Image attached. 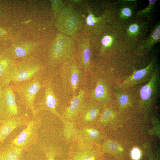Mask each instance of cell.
Returning a JSON list of instances; mask_svg holds the SVG:
<instances>
[{
  "label": "cell",
  "instance_id": "1",
  "mask_svg": "<svg viewBox=\"0 0 160 160\" xmlns=\"http://www.w3.org/2000/svg\"><path fill=\"white\" fill-rule=\"evenodd\" d=\"M42 76L37 77L23 82L10 85L14 92L19 97L26 112L30 110L32 119H34L39 111L35 105V100L37 92L43 88Z\"/></svg>",
  "mask_w": 160,
  "mask_h": 160
},
{
  "label": "cell",
  "instance_id": "2",
  "mask_svg": "<svg viewBox=\"0 0 160 160\" xmlns=\"http://www.w3.org/2000/svg\"><path fill=\"white\" fill-rule=\"evenodd\" d=\"M75 52L72 39L63 34H58L52 43L49 54L51 63L53 65L63 63L73 58Z\"/></svg>",
  "mask_w": 160,
  "mask_h": 160
},
{
  "label": "cell",
  "instance_id": "3",
  "mask_svg": "<svg viewBox=\"0 0 160 160\" xmlns=\"http://www.w3.org/2000/svg\"><path fill=\"white\" fill-rule=\"evenodd\" d=\"M83 24L82 18L71 6L63 9L56 22L58 30L63 34L69 36L76 34L81 29Z\"/></svg>",
  "mask_w": 160,
  "mask_h": 160
},
{
  "label": "cell",
  "instance_id": "4",
  "mask_svg": "<svg viewBox=\"0 0 160 160\" xmlns=\"http://www.w3.org/2000/svg\"><path fill=\"white\" fill-rule=\"evenodd\" d=\"M16 74L11 83L23 82L33 78L42 76L44 67L37 58L28 56L17 63Z\"/></svg>",
  "mask_w": 160,
  "mask_h": 160
},
{
  "label": "cell",
  "instance_id": "5",
  "mask_svg": "<svg viewBox=\"0 0 160 160\" xmlns=\"http://www.w3.org/2000/svg\"><path fill=\"white\" fill-rule=\"evenodd\" d=\"M42 122L41 118L39 116L31 119L26 125V127L11 141V144L23 150L28 151L31 146L38 143V131Z\"/></svg>",
  "mask_w": 160,
  "mask_h": 160
},
{
  "label": "cell",
  "instance_id": "6",
  "mask_svg": "<svg viewBox=\"0 0 160 160\" xmlns=\"http://www.w3.org/2000/svg\"><path fill=\"white\" fill-rule=\"evenodd\" d=\"M60 71L61 78L66 89L73 95H76L82 76L80 68L76 61L73 58L64 62Z\"/></svg>",
  "mask_w": 160,
  "mask_h": 160
},
{
  "label": "cell",
  "instance_id": "7",
  "mask_svg": "<svg viewBox=\"0 0 160 160\" xmlns=\"http://www.w3.org/2000/svg\"><path fill=\"white\" fill-rule=\"evenodd\" d=\"M72 141L67 160H102V152L95 143Z\"/></svg>",
  "mask_w": 160,
  "mask_h": 160
},
{
  "label": "cell",
  "instance_id": "8",
  "mask_svg": "<svg viewBox=\"0 0 160 160\" xmlns=\"http://www.w3.org/2000/svg\"><path fill=\"white\" fill-rule=\"evenodd\" d=\"M159 83V71L156 65L147 83L140 89L139 104L142 108H147L152 105L157 96Z\"/></svg>",
  "mask_w": 160,
  "mask_h": 160
},
{
  "label": "cell",
  "instance_id": "9",
  "mask_svg": "<svg viewBox=\"0 0 160 160\" xmlns=\"http://www.w3.org/2000/svg\"><path fill=\"white\" fill-rule=\"evenodd\" d=\"M16 60L8 50L0 52V85L3 87L10 85L17 73Z\"/></svg>",
  "mask_w": 160,
  "mask_h": 160
},
{
  "label": "cell",
  "instance_id": "10",
  "mask_svg": "<svg viewBox=\"0 0 160 160\" xmlns=\"http://www.w3.org/2000/svg\"><path fill=\"white\" fill-rule=\"evenodd\" d=\"M19 109L10 85L2 88L0 94V119L18 115Z\"/></svg>",
  "mask_w": 160,
  "mask_h": 160
},
{
  "label": "cell",
  "instance_id": "11",
  "mask_svg": "<svg viewBox=\"0 0 160 160\" xmlns=\"http://www.w3.org/2000/svg\"><path fill=\"white\" fill-rule=\"evenodd\" d=\"M42 83L45 91L44 96L41 101L38 104V109L39 111L41 110L49 112L61 119L63 117L56 110L59 101L54 91L52 79L49 78H46L42 81Z\"/></svg>",
  "mask_w": 160,
  "mask_h": 160
},
{
  "label": "cell",
  "instance_id": "12",
  "mask_svg": "<svg viewBox=\"0 0 160 160\" xmlns=\"http://www.w3.org/2000/svg\"><path fill=\"white\" fill-rule=\"evenodd\" d=\"M156 66L155 61L152 60L144 68L135 70L130 75L126 77L119 84V88L121 89L127 88L137 84L148 81Z\"/></svg>",
  "mask_w": 160,
  "mask_h": 160
},
{
  "label": "cell",
  "instance_id": "13",
  "mask_svg": "<svg viewBox=\"0 0 160 160\" xmlns=\"http://www.w3.org/2000/svg\"><path fill=\"white\" fill-rule=\"evenodd\" d=\"M100 112L99 104L94 100L85 101L76 121L77 126L92 125Z\"/></svg>",
  "mask_w": 160,
  "mask_h": 160
},
{
  "label": "cell",
  "instance_id": "14",
  "mask_svg": "<svg viewBox=\"0 0 160 160\" xmlns=\"http://www.w3.org/2000/svg\"><path fill=\"white\" fill-rule=\"evenodd\" d=\"M30 120L29 116L25 114L13 116L3 119L0 127V142L3 143L16 128L23 125L26 126Z\"/></svg>",
  "mask_w": 160,
  "mask_h": 160
},
{
  "label": "cell",
  "instance_id": "15",
  "mask_svg": "<svg viewBox=\"0 0 160 160\" xmlns=\"http://www.w3.org/2000/svg\"><path fill=\"white\" fill-rule=\"evenodd\" d=\"M85 92L80 89L77 95H73L70 104L67 107L62 116L69 121H76L85 101Z\"/></svg>",
  "mask_w": 160,
  "mask_h": 160
},
{
  "label": "cell",
  "instance_id": "16",
  "mask_svg": "<svg viewBox=\"0 0 160 160\" xmlns=\"http://www.w3.org/2000/svg\"><path fill=\"white\" fill-rule=\"evenodd\" d=\"M92 125L77 126L73 140L95 144L101 138V135L100 132Z\"/></svg>",
  "mask_w": 160,
  "mask_h": 160
},
{
  "label": "cell",
  "instance_id": "17",
  "mask_svg": "<svg viewBox=\"0 0 160 160\" xmlns=\"http://www.w3.org/2000/svg\"><path fill=\"white\" fill-rule=\"evenodd\" d=\"M91 53L89 43L87 38H80L79 41L77 57L79 66L85 74H87L89 69Z\"/></svg>",
  "mask_w": 160,
  "mask_h": 160
},
{
  "label": "cell",
  "instance_id": "18",
  "mask_svg": "<svg viewBox=\"0 0 160 160\" xmlns=\"http://www.w3.org/2000/svg\"><path fill=\"white\" fill-rule=\"evenodd\" d=\"M37 45L35 42H21L14 44L8 50L16 60L22 59L28 57Z\"/></svg>",
  "mask_w": 160,
  "mask_h": 160
},
{
  "label": "cell",
  "instance_id": "19",
  "mask_svg": "<svg viewBox=\"0 0 160 160\" xmlns=\"http://www.w3.org/2000/svg\"><path fill=\"white\" fill-rule=\"evenodd\" d=\"M92 99L103 103L108 102L110 98V93L107 83L102 79L97 81L94 88L90 93Z\"/></svg>",
  "mask_w": 160,
  "mask_h": 160
},
{
  "label": "cell",
  "instance_id": "20",
  "mask_svg": "<svg viewBox=\"0 0 160 160\" xmlns=\"http://www.w3.org/2000/svg\"><path fill=\"white\" fill-rule=\"evenodd\" d=\"M23 151L10 143L0 149V160H21Z\"/></svg>",
  "mask_w": 160,
  "mask_h": 160
},
{
  "label": "cell",
  "instance_id": "21",
  "mask_svg": "<svg viewBox=\"0 0 160 160\" xmlns=\"http://www.w3.org/2000/svg\"><path fill=\"white\" fill-rule=\"evenodd\" d=\"M61 120L63 124V134L64 138L67 141H72L77 127L76 121H69L63 117Z\"/></svg>",
  "mask_w": 160,
  "mask_h": 160
},
{
  "label": "cell",
  "instance_id": "22",
  "mask_svg": "<svg viewBox=\"0 0 160 160\" xmlns=\"http://www.w3.org/2000/svg\"><path fill=\"white\" fill-rule=\"evenodd\" d=\"M115 95L119 105L121 109H124L131 105V96L128 93L120 91L115 93Z\"/></svg>",
  "mask_w": 160,
  "mask_h": 160
},
{
  "label": "cell",
  "instance_id": "23",
  "mask_svg": "<svg viewBox=\"0 0 160 160\" xmlns=\"http://www.w3.org/2000/svg\"><path fill=\"white\" fill-rule=\"evenodd\" d=\"M41 147L45 155L46 160H55V156L59 153V148L50 144H42Z\"/></svg>",
  "mask_w": 160,
  "mask_h": 160
},
{
  "label": "cell",
  "instance_id": "24",
  "mask_svg": "<svg viewBox=\"0 0 160 160\" xmlns=\"http://www.w3.org/2000/svg\"><path fill=\"white\" fill-rule=\"evenodd\" d=\"M102 149L103 152L111 153H117L123 151L122 148L117 143L109 140L103 143Z\"/></svg>",
  "mask_w": 160,
  "mask_h": 160
},
{
  "label": "cell",
  "instance_id": "25",
  "mask_svg": "<svg viewBox=\"0 0 160 160\" xmlns=\"http://www.w3.org/2000/svg\"><path fill=\"white\" fill-rule=\"evenodd\" d=\"M115 116L113 111L108 108H105L98 121L99 123L105 124L109 122Z\"/></svg>",
  "mask_w": 160,
  "mask_h": 160
},
{
  "label": "cell",
  "instance_id": "26",
  "mask_svg": "<svg viewBox=\"0 0 160 160\" xmlns=\"http://www.w3.org/2000/svg\"><path fill=\"white\" fill-rule=\"evenodd\" d=\"M141 155L140 150L136 147L133 148L131 152L130 156L133 160H139Z\"/></svg>",
  "mask_w": 160,
  "mask_h": 160
},
{
  "label": "cell",
  "instance_id": "27",
  "mask_svg": "<svg viewBox=\"0 0 160 160\" xmlns=\"http://www.w3.org/2000/svg\"><path fill=\"white\" fill-rule=\"evenodd\" d=\"M111 41V37L108 36H106L104 37L102 39V43L103 46H106L109 44Z\"/></svg>",
  "mask_w": 160,
  "mask_h": 160
},
{
  "label": "cell",
  "instance_id": "28",
  "mask_svg": "<svg viewBox=\"0 0 160 160\" xmlns=\"http://www.w3.org/2000/svg\"><path fill=\"white\" fill-rule=\"evenodd\" d=\"M138 26L136 24H134L131 25L129 28V30L132 33L136 32L138 29Z\"/></svg>",
  "mask_w": 160,
  "mask_h": 160
},
{
  "label": "cell",
  "instance_id": "29",
  "mask_svg": "<svg viewBox=\"0 0 160 160\" xmlns=\"http://www.w3.org/2000/svg\"><path fill=\"white\" fill-rule=\"evenodd\" d=\"M122 12L127 17H129L131 15V11L127 8H124L122 10Z\"/></svg>",
  "mask_w": 160,
  "mask_h": 160
},
{
  "label": "cell",
  "instance_id": "30",
  "mask_svg": "<svg viewBox=\"0 0 160 160\" xmlns=\"http://www.w3.org/2000/svg\"><path fill=\"white\" fill-rule=\"evenodd\" d=\"M7 33V31L5 28L0 27V38L3 36Z\"/></svg>",
  "mask_w": 160,
  "mask_h": 160
},
{
  "label": "cell",
  "instance_id": "31",
  "mask_svg": "<svg viewBox=\"0 0 160 160\" xmlns=\"http://www.w3.org/2000/svg\"><path fill=\"white\" fill-rule=\"evenodd\" d=\"M148 156L149 157V160H158L157 158L154 157L151 154H149Z\"/></svg>",
  "mask_w": 160,
  "mask_h": 160
},
{
  "label": "cell",
  "instance_id": "32",
  "mask_svg": "<svg viewBox=\"0 0 160 160\" xmlns=\"http://www.w3.org/2000/svg\"><path fill=\"white\" fill-rule=\"evenodd\" d=\"M2 88V87L0 85V94L1 92Z\"/></svg>",
  "mask_w": 160,
  "mask_h": 160
},
{
  "label": "cell",
  "instance_id": "33",
  "mask_svg": "<svg viewBox=\"0 0 160 160\" xmlns=\"http://www.w3.org/2000/svg\"><path fill=\"white\" fill-rule=\"evenodd\" d=\"M1 7L0 5V15L1 14Z\"/></svg>",
  "mask_w": 160,
  "mask_h": 160
},
{
  "label": "cell",
  "instance_id": "34",
  "mask_svg": "<svg viewBox=\"0 0 160 160\" xmlns=\"http://www.w3.org/2000/svg\"><path fill=\"white\" fill-rule=\"evenodd\" d=\"M2 119H0V124L1 123L2 121Z\"/></svg>",
  "mask_w": 160,
  "mask_h": 160
}]
</instances>
